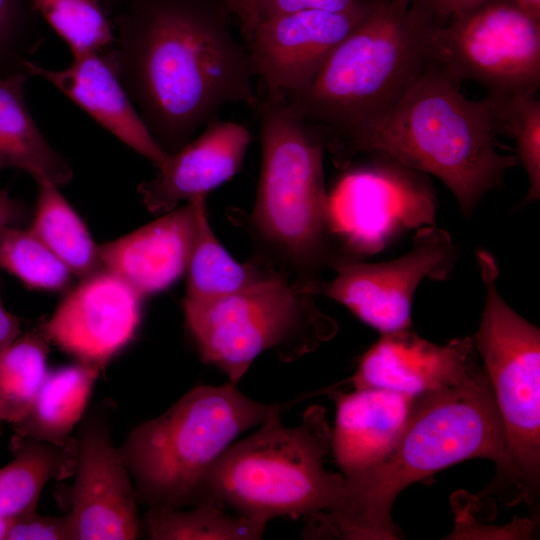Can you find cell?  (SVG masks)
Listing matches in <instances>:
<instances>
[{
    "instance_id": "6da1fadb",
    "label": "cell",
    "mask_w": 540,
    "mask_h": 540,
    "mask_svg": "<svg viewBox=\"0 0 540 540\" xmlns=\"http://www.w3.org/2000/svg\"><path fill=\"white\" fill-rule=\"evenodd\" d=\"M120 8L111 47L119 79L167 155L225 105L257 107L248 49L221 0H126Z\"/></svg>"
},
{
    "instance_id": "7a4b0ae2",
    "label": "cell",
    "mask_w": 540,
    "mask_h": 540,
    "mask_svg": "<svg viewBox=\"0 0 540 540\" xmlns=\"http://www.w3.org/2000/svg\"><path fill=\"white\" fill-rule=\"evenodd\" d=\"M255 109L261 143L256 198L249 213L231 210L230 219L250 237L249 261L309 292L324 270L360 259L332 219L324 181L325 137L283 93L263 91Z\"/></svg>"
},
{
    "instance_id": "3957f363",
    "label": "cell",
    "mask_w": 540,
    "mask_h": 540,
    "mask_svg": "<svg viewBox=\"0 0 540 540\" xmlns=\"http://www.w3.org/2000/svg\"><path fill=\"white\" fill-rule=\"evenodd\" d=\"M503 429L484 366L458 383L412 398L404 428L378 462L344 476L339 502L317 517L343 539L394 540L391 509L411 484L471 458L499 465Z\"/></svg>"
},
{
    "instance_id": "277c9868",
    "label": "cell",
    "mask_w": 540,
    "mask_h": 540,
    "mask_svg": "<svg viewBox=\"0 0 540 540\" xmlns=\"http://www.w3.org/2000/svg\"><path fill=\"white\" fill-rule=\"evenodd\" d=\"M500 103L496 95L466 98L458 82L430 65L335 165L347 169L358 156L380 154L432 174L469 219L483 196L500 187L505 173L519 163L495 148Z\"/></svg>"
},
{
    "instance_id": "5b68a950",
    "label": "cell",
    "mask_w": 540,
    "mask_h": 540,
    "mask_svg": "<svg viewBox=\"0 0 540 540\" xmlns=\"http://www.w3.org/2000/svg\"><path fill=\"white\" fill-rule=\"evenodd\" d=\"M436 22L426 0H415L406 10L392 0H372L313 82L285 95L302 119L322 131L334 164L431 65Z\"/></svg>"
},
{
    "instance_id": "8992f818",
    "label": "cell",
    "mask_w": 540,
    "mask_h": 540,
    "mask_svg": "<svg viewBox=\"0 0 540 540\" xmlns=\"http://www.w3.org/2000/svg\"><path fill=\"white\" fill-rule=\"evenodd\" d=\"M316 394L270 404L230 382L193 388L163 414L134 427L118 448L136 500L153 510L198 504L207 472L240 434Z\"/></svg>"
},
{
    "instance_id": "52a82bcc",
    "label": "cell",
    "mask_w": 540,
    "mask_h": 540,
    "mask_svg": "<svg viewBox=\"0 0 540 540\" xmlns=\"http://www.w3.org/2000/svg\"><path fill=\"white\" fill-rule=\"evenodd\" d=\"M280 415L268 416L217 459L203 480L199 503L227 506L265 526L277 517H315L335 507L344 476L324 467L332 443L325 407H308L294 427L284 426Z\"/></svg>"
},
{
    "instance_id": "ba28073f",
    "label": "cell",
    "mask_w": 540,
    "mask_h": 540,
    "mask_svg": "<svg viewBox=\"0 0 540 540\" xmlns=\"http://www.w3.org/2000/svg\"><path fill=\"white\" fill-rule=\"evenodd\" d=\"M476 258L485 304L472 337L491 383L504 439L487 492L507 505L532 504L540 483V330L501 297L495 257L479 249Z\"/></svg>"
},
{
    "instance_id": "9c48e42d",
    "label": "cell",
    "mask_w": 540,
    "mask_h": 540,
    "mask_svg": "<svg viewBox=\"0 0 540 540\" xmlns=\"http://www.w3.org/2000/svg\"><path fill=\"white\" fill-rule=\"evenodd\" d=\"M313 296L271 275L220 298L183 300V309L201 359L237 385L260 354L270 351L293 362L336 335V320Z\"/></svg>"
},
{
    "instance_id": "30bf717a",
    "label": "cell",
    "mask_w": 540,
    "mask_h": 540,
    "mask_svg": "<svg viewBox=\"0 0 540 540\" xmlns=\"http://www.w3.org/2000/svg\"><path fill=\"white\" fill-rule=\"evenodd\" d=\"M430 62L460 83L474 81L488 95L536 93L540 84V20L516 0H484L436 22Z\"/></svg>"
},
{
    "instance_id": "8fae6325",
    "label": "cell",
    "mask_w": 540,
    "mask_h": 540,
    "mask_svg": "<svg viewBox=\"0 0 540 540\" xmlns=\"http://www.w3.org/2000/svg\"><path fill=\"white\" fill-rule=\"evenodd\" d=\"M457 255L448 232L426 225L403 256L380 263H344L334 270L332 280L320 279L309 292L343 304L381 334L395 332L411 327V304L420 282L448 279Z\"/></svg>"
},
{
    "instance_id": "7c38bea8",
    "label": "cell",
    "mask_w": 540,
    "mask_h": 540,
    "mask_svg": "<svg viewBox=\"0 0 540 540\" xmlns=\"http://www.w3.org/2000/svg\"><path fill=\"white\" fill-rule=\"evenodd\" d=\"M349 171L329 196L334 225L359 258L398 227L435 225L434 194L418 171L380 154Z\"/></svg>"
},
{
    "instance_id": "4fadbf2b",
    "label": "cell",
    "mask_w": 540,
    "mask_h": 540,
    "mask_svg": "<svg viewBox=\"0 0 540 540\" xmlns=\"http://www.w3.org/2000/svg\"><path fill=\"white\" fill-rule=\"evenodd\" d=\"M77 440L74 481H59L54 495L66 513L74 540H129L139 532L131 476L112 443L107 418L90 414Z\"/></svg>"
},
{
    "instance_id": "5bb4252c",
    "label": "cell",
    "mask_w": 540,
    "mask_h": 540,
    "mask_svg": "<svg viewBox=\"0 0 540 540\" xmlns=\"http://www.w3.org/2000/svg\"><path fill=\"white\" fill-rule=\"evenodd\" d=\"M371 3L358 0L342 11L304 10L261 19L245 45L262 91L288 95L306 89Z\"/></svg>"
},
{
    "instance_id": "9a60e30c",
    "label": "cell",
    "mask_w": 540,
    "mask_h": 540,
    "mask_svg": "<svg viewBox=\"0 0 540 540\" xmlns=\"http://www.w3.org/2000/svg\"><path fill=\"white\" fill-rule=\"evenodd\" d=\"M142 300L126 282L102 269L69 288L42 325L51 343L102 371L134 337Z\"/></svg>"
},
{
    "instance_id": "2e32d148",
    "label": "cell",
    "mask_w": 540,
    "mask_h": 540,
    "mask_svg": "<svg viewBox=\"0 0 540 540\" xmlns=\"http://www.w3.org/2000/svg\"><path fill=\"white\" fill-rule=\"evenodd\" d=\"M477 364L473 337L438 345L408 327L381 334L349 381L355 389L380 388L415 397L460 382Z\"/></svg>"
},
{
    "instance_id": "e0dca14e",
    "label": "cell",
    "mask_w": 540,
    "mask_h": 540,
    "mask_svg": "<svg viewBox=\"0 0 540 540\" xmlns=\"http://www.w3.org/2000/svg\"><path fill=\"white\" fill-rule=\"evenodd\" d=\"M250 133L243 125L215 119L202 133L169 154L156 175L139 184L144 206L166 213L207 194L236 175L244 162Z\"/></svg>"
},
{
    "instance_id": "ac0fdd59",
    "label": "cell",
    "mask_w": 540,
    "mask_h": 540,
    "mask_svg": "<svg viewBox=\"0 0 540 540\" xmlns=\"http://www.w3.org/2000/svg\"><path fill=\"white\" fill-rule=\"evenodd\" d=\"M72 56L71 64L64 69H47L29 60L27 71L29 75L46 79L106 130L159 168L168 155L154 140L124 90L111 47Z\"/></svg>"
},
{
    "instance_id": "d6986e66",
    "label": "cell",
    "mask_w": 540,
    "mask_h": 540,
    "mask_svg": "<svg viewBox=\"0 0 540 540\" xmlns=\"http://www.w3.org/2000/svg\"><path fill=\"white\" fill-rule=\"evenodd\" d=\"M201 198L101 245L104 269L126 282L142 298L169 288L185 274Z\"/></svg>"
},
{
    "instance_id": "ffe728a7",
    "label": "cell",
    "mask_w": 540,
    "mask_h": 540,
    "mask_svg": "<svg viewBox=\"0 0 540 540\" xmlns=\"http://www.w3.org/2000/svg\"><path fill=\"white\" fill-rule=\"evenodd\" d=\"M329 395L336 406L331 451L344 476L371 466L391 450L413 398L380 388L344 393L332 387Z\"/></svg>"
},
{
    "instance_id": "44dd1931",
    "label": "cell",
    "mask_w": 540,
    "mask_h": 540,
    "mask_svg": "<svg viewBox=\"0 0 540 540\" xmlns=\"http://www.w3.org/2000/svg\"><path fill=\"white\" fill-rule=\"evenodd\" d=\"M26 72L0 74V170L14 168L37 183L65 186L73 176L68 161L45 139L26 105Z\"/></svg>"
},
{
    "instance_id": "7402d4cb",
    "label": "cell",
    "mask_w": 540,
    "mask_h": 540,
    "mask_svg": "<svg viewBox=\"0 0 540 540\" xmlns=\"http://www.w3.org/2000/svg\"><path fill=\"white\" fill-rule=\"evenodd\" d=\"M101 370L77 362L48 371L24 417L12 425L11 440L24 437L53 444H65L85 412Z\"/></svg>"
},
{
    "instance_id": "603a6c76",
    "label": "cell",
    "mask_w": 540,
    "mask_h": 540,
    "mask_svg": "<svg viewBox=\"0 0 540 540\" xmlns=\"http://www.w3.org/2000/svg\"><path fill=\"white\" fill-rule=\"evenodd\" d=\"M10 449L14 458L0 469V516L6 518L36 510L47 482L73 476L77 440L59 445L24 437L11 440Z\"/></svg>"
},
{
    "instance_id": "cb8c5ba5",
    "label": "cell",
    "mask_w": 540,
    "mask_h": 540,
    "mask_svg": "<svg viewBox=\"0 0 540 540\" xmlns=\"http://www.w3.org/2000/svg\"><path fill=\"white\" fill-rule=\"evenodd\" d=\"M38 192L30 230L79 279L104 269L100 246L85 223L51 183H37Z\"/></svg>"
},
{
    "instance_id": "d4e9b609",
    "label": "cell",
    "mask_w": 540,
    "mask_h": 540,
    "mask_svg": "<svg viewBox=\"0 0 540 540\" xmlns=\"http://www.w3.org/2000/svg\"><path fill=\"white\" fill-rule=\"evenodd\" d=\"M186 301H207L233 294L268 276L251 261H236L215 236L206 197L198 202L197 229L186 267Z\"/></svg>"
},
{
    "instance_id": "484cf974",
    "label": "cell",
    "mask_w": 540,
    "mask_h": 540,
    "mask_svg": "<svg viewBox=\"0 0 540 540\" xmlns=\"http://www.w3.org/2000/svg\"><path fill=\"white\" fill-rule=\"evenodd\" d=\"M50 344L41 321L0 350V427L30 408L48 373Z\"/></svg>"
},
{
    "instance_id": "4316f807",
    "label": "cell",
    "mask_w": 540,
    "mask_h": 540,
    "mask_svg": "<svg viewBox=\"0 0 540 540\" xmlns=\"http://www.w3.org/2000/svg\"><path fill=\"white\" fill-rule=\"evenodd\" d=\"M145 524L154 540H256L266 527L239 514H226L212 501L188 510L148 509Z\"/></svg>"
},
{
    "instance_id": "83f0119b",
    "label": "cell",
    "mask_w": 540,
    "mask_h": 540,
    "mask_svg": "<svg viewBox=\"0 0 540 540\" xmlns=\"http://www.w3.org/2000/svg\"><path fill=\"white\" fill-rule=\"evenodd\" d=\"M69 46L72 55L102 51L115 42L102 0H27Z\"/></svg>"
},
{
    "instance_id": "f1b7e54d",
    "label": "cell",
    "mask_w": 540,
    "mask_h": 540,
    "mask_svg": "<svg viewBox=\"0 0 540 540\" xmlns=\"http://www.w3.org/2000/svg\"><path fill=\"white\" fill-rule=\"evenodd\" d=\"M0 270L29 288L64 291L74 277L67 266L30 230L8 228L0 238Z\"/></svg>"
},
{
    "instance_id": "f546056e",
    "label": "cell",
    "mask_w": 540,
    "mask_h": 540,
    "mask_svg": "<svg viewBox=\"0 0 540 540\" xmlns=\"http://www.w3.org/2000/svg\"><path fill=\"white\" fill-rule=\"evenodd\" d=\"M500 97L497 126L515 141L516 158L529 182L522 205L529 204L540 196V101L536 93Z\"/></svg>"
},
{
    "instance_id": "4dcf8cb0",
    "label": "cell",
    "mask_w": 540,
    "mask_h": 540,
    "mask_svg": "<svg viewBox=\"0 0 540 540\" xmlns=\"http://www.w3.org/2000/svg\"><path fill=\"white\" fill-rule=\"evenodd\" d=\"M36 14L27 0H0V74L28 73V55L43 41L34 26Z\"/></svg>"
},
{
    "instance_id": "1f68e13d",
    "label": "cell",
    "mask_w": 540,
    "mask_h": 540,
    "mask_svg": "<svg viewBox=\"0 0 540 540\" xmlns=\"http://www.w3.org/2000/svg\"><path fill=\"white\" fill-rule=\"evenodd\" d=\"M6 540H74L67 514L43 516L36 510L13 518Z\"/></svg>"
},
{
    "instance_id": "d6a6232c",
    "label": "cell",
    "mask_w": 540,
    "mask_h": 540,
    "mask_svg": "<svg viewBox=\"0 0 540 540\" xmlns=\"http://www.w3.org/2000/svg\"><path fill=\"white\" fill-rule=\"evenodd\" d=\"M358 0H254L261 19L304 10L342 11Z\"/></svg>"
},
{
    "instance_id": "836d02e7",
    "label": "cell",
    "mask_w": 540,
    "mask_h": 540,
    "mask_svg": "<svg viewBox=\"0 0 540 540\" xmlns=\"http://www.w3.org/2000/svg\"><path fill=\"white\" fill-rule=\"evenodd\" d=\"M231 15H234L240 25V31L245 43L250 39L259 22L254 0H221Z\"/></svg>"
},
{
    "instance_id": "e575fe53",
    "label": "cell",
    "mask_w": 540,
    "mask_h": 540,
    "mask_svg": "<svg viewBox=\"0 0 540 540\" xmlns=\"http://www.w3.org/2000/svg\"><path fill=\"white\" fill-rule=\"evenodd\" d=\"M25 217V206L7 190H0V238L8 228L22 226Z\"/></svg>"
},
{
    "instance_id": "d590c367",
    "label": "cell",
    "mask_w": 540,
    "mask_h": 540,
    "mask_svg": "<svg viewBox=\"0 0 540 540\" xmlns=\"http://www.w3.org/2000/svg\"><path fill=\"white\" fill-rule=\"evenodd\" d=\"M484 0H426L431 14L441 24H445L455 14L471 8Z\"/></svg>"
},
{
    "instance_id": "8d00e7d4",
    "label": "cell",
    "mask_w": 540,
    "mask_h": 540,
    "mask_svg": "<svg viewBox=\"0 0 540 540\" xmlns=\"http://www.w3.org/2000/svg\"><path fill=\"white\" fill-rule=\"evenodd\" d=\"M22 333L20 319L4 306L0 298V350Z\"/></svg>"
},
{
    "instance_id": "74e56055",
    "label": "cell",
    "mask_w": 540,
    "mask_h": 540,
    "mask_svg": "<svg viewBox=\"0 0 540 540\" xmlns=\"http://www.w3.org/2000/svg\"><path fill=\"white\" fill-rule=\"evenodd\" d=\"M516 2L527 14L540 20V0H516Z\"/></svg>"
},
{
    "instance_id": "f35d334b",
    "label": "cell",
    "mask_w": 540,
    "mask_h": 540,
    "mask_svg": "<svg viewBox=\"0 0 540 540\" xmlns=\"http://www.w3.org/2000/svg\"><path fill=\"white\" fill-rule=\"evenodd\" d=\"M13 522V518L0 516V540H6L7 533Z\"/></svg>"
},
{
    "instance_id": "ab89813d",
    "label": "cell",
    "mask_w": 540,
    "mask_h": 540,
    "mask_svg": "<svg viewBox=\"0 0 540 540\" xmlns=\"http://www.w3.org/2000/svg\"><path fill=\"white\" fill-rule=\"evenodd\" d=\"M102 2L106 10L110 12L116 8H120L126 2V0H102Z\"/></svg>"
},
{
    "instance_id": "60d3db41",
    "label": "cell",
    "mask_w": 540,
    "mask_h": 540,
    "mask_svg": "<svg viewBox=\"0 0 540 540\" xmlns=\"http://www.w3.org/2000/svg\"><path fill=\"white\" fill-rule=\"evenodd\" d=\"M415 0H392V4L399 10H406Z\"/></svg>"
}]
</instances>
